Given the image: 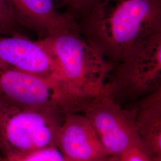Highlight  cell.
<instances>
[{
	"mask_svg": "<svg viewBox=\"0 0 161 161\" xmlns=\"http://www.w3.org/2000/svg\"><path fill=\"white\" fill-rule=\"evenodd\" d=\"M108 94L122 105L161 88V32L133 48L116 64Z\"/></svg>",
	"mask_w": 161,
	"mask_h": 161,
	"instance_id": "obj_4",
	"label": "cell"
},
{
	"mask_svg": "<svg viewBox=\"0 0 161 161\" xmlns=\"http://www.w3.org/2000/svg\"><path fill=\"white\" fill-rule=\"evenodd\" d=\"M66 8L65 13L78 22L84 17L97 0H54Z\"/></svg>",
	"mask_w": 161,
	"mask_h": 161,
	"instance_id": "obj_13",
	"label": "cell"
},
{
	"mask_svg": "<svg viewBox=\"0 0 161 161\" xmlns=\"http://www.w3.org/2000/svg\"><path fill=\"white\" fill-rule=\"evenodd\" d=\"M0 161H3V156L1 153H0Z\"/></svg>",
	"mask_w": 161,
	"mask_h": 161,
	"instance_id": "obj_15",
	"label": "cell"
},
{
	"mask_svg": "<svg viewBox=\"0 0 161 161\" xmlns=\"http://www.w3.org/2000/svg\"><path fill=\"white\" fill-rule=\"evenodd\" d=\"M0 101L31 108L76 112L79 102L56 80L0 64Z\"/></svg>",
	"mask_w": 161,
	"mask_h": 161,
	"instance_id": "obj_5",
	"label": "cell"
},
{
	"mask_svg": "<svg viewBox=\"0 0 161 161\" xmlns=\"http://www.w3.org/2000/svg\"><path fill=\"white\" fill-rule=\"evenodd\" d=\"M14 17L24 29L43 40L76 22L59 12L54 0H10Z\"/></svg>",
	"mask_w": 161,
	"mask_h": 161,
	"instance_id": "obj_10",
	"label": "cell"
},
{
	"mask_svg": "<svg viewBox=\"0 0 161 161\" xmlns=\"http://www.w3.org/2000/svg\"><path fill=\"white\" fill-rule=\"evenodd\" d=\"M57 147L69 161H109L110 157L90 122L78 112L66 115Z\"/></svg>",
	"mask_w": 161,
	"mask_h": 161,
	"instance_id": "obj_8",
	"label": "cell"
},
{
	"mask_svg": "<svg viewBox=\"0 0 161 161\" xmlns=\"http://www.w3.org/2000/svg\"><path fill=\"white\" fill-rule=\"evenodd\" d=\"M153 161L161 159V88L123 107Z\"/></svg>",
	"mask_w": 161,
	"mask_h": 161,
	"instance_id": "obj_9",
	"label": "cell"
},
{
	"mask_svg": "<svg viewBox=\"0 0 161 161\" xmlns=\"http://www.w3.org/2000/svg\"><path fill=\"white\" fill-rule=\"evenodd\" d=\"M0 64L56 80L63 86L57 63L42 40H32L25 34L0 36Z\"/></svg>",
	"mask_w": 161,
	"mask_h": 161,
	"instance_id": "obj_7",
	"label": "cell"
},
{
	"mask_svg": "<svg viewBox=\"0 0 161 161\" xmlns=\"http://www.w3.org/2000/svg\"><path fill=\"white\" fill-rule=\"evenodd\" d=\"M54 58L67 92L82 102L108 94L115 66L81 34L77 22L42 40Z\"/></svg>",
	"mask_w": 161,
	"mask_h": 161,
	"instance_id": "obj_2",
	"label": "cell"
},
{
	"mask_svg": "<svg viewBox=\"0 0 161 161\" xmlns=\"http://www.w3.org/2000/svg\"><path fill=\"white\" fill-rule=\"evenodd\" d=\"M66 114L59 109L24 108L0 101V153L20 155L57 146Z\"/></svg>",
	"mask_w": 161,
	"mask_h": 161,
	"instance_id": "obj_3",
	"label": "cell"
},
{
	"mask_svg": "<svg viewBox=\"0 0 161 161\" xmlns=\"http://www.w3.org/2000/svg\"><path fill=\"white\" fill-rule=\"evenodd\" d=\"M3 161H69L57 146H51L31 152L3 156Z\"/></svg>",
	"mask_w": 161,
	"mask_h": 161,
	"instance_id": "obj_11",
	"label": "cell"
},
{
	"mask_svg": "<svg viewBox=\"0 0 161 161\" xmlns=\"http://www.w3.org/2000/svg\"><path fill=\"white\" fill-rule=\"evenodd\" d=\"M17 23L10 0H0V36L24 34Z\"/></svg>",
	"mask_w": 161,
	"mask_h": 161,
	"instance_id": "obj_12",
	"label": "cell"
},
{
	"mask_svg": "<svg viewBox=\"0 0 161 161\" xmlns=\"http://www.w3.org/2000/svg\"><path fill=\"white\" fill-rule=\"evenodd\" d=\"M78 112L86 117L110 156L118 155L132 147L143 150L124 108L109 94L82 101Z\"/></svg>",
	"mask_w": 161,
	"mask_h": 161,
	"instance_id": "obj_6",
	"label": "cell"
},
{
	"mask_svg": "<svg viewBox=\"0 0 161 161\" xmlns=\"http://www.w3.org/2000/svg\"><path fill=\"white\" fill-rule=\"evenodd\" d=\"M109 161H161V159L153 161L142 148L132 147L118 155L110 156Z\"/></svg>",
	"mask_w": 161,
	"mask_h": 161,
	"instance_id": "obj_14",
	"label": "cell"
},
{
	"mask_svg": "<svg viewBox=\"0 0 161 161\" xmlns=\"http://www.w3.org/2000/svg\"><path fill=\"white\" fill-rule=\"evenodd\" d=\"M77 24L88 42L115 65L161 32V0H97Z\"/></svg>",
	"mask_w": 161,
	"mask_h": 161,
	"instance_id": "obj_1",
	"label": "cell"
}]
</instances>
